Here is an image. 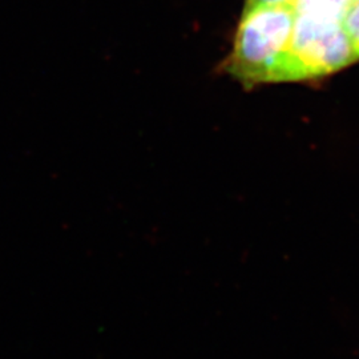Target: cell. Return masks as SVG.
I'll return each instance as SVG.
<instances>
[{"label": "cell", "mask_w": 359, "mask_h": 359, "mask_svg": "<svg viewBox=\"0 0 359 359\" xmlns=\"http://www.w3.org/2000/svg\"><path fill=\"white\" fill-rule=\"evenodd\" d=\"M345 29H346L347 36L351 43L353 51L355 55V59H359V0H354L351 4L346 18H345Z\"/></svg>", "instance_id": "cell-4"}, {"label": "cell", "mask_w": 359, "mask_h": 359, "mask_svg": "<svg viewBox=\"0 0 359 359\" xmlns=\"http://www.w3.org/2000/svg\"><path fill=\"white\" fill-rule=\"evenodd\" d=\"M293 25L292 4L245 7L226 59V72L246 87L281 83Z\"/></svg>", "instance_id": "cell-1"}, {"label": "cell", "mask_w": 359, "mask_h": 359, "mask_svg": "<svg viewBox=\"0 0 359 359\" xmlns=\"http://www.w3.org/2000/svg\"><path fill=\"white\" fill-rule=\"evenodd\" d=\"M354 0H292L294 15L345 22Z\"/></svg>", "instance_id": "cell-3"}, {"label": "cell", "mask_w": 359, "mask_h": 359, "mask_svg": "<svg viewBox=\"0 0 359 359\" xmlns=\"http://www.w3.org/2000/svg\"><path fill=\"white\" fill-rule=\"evenodd\" d=\"M355 60L344 22L294 15L281 81L327 76Z\"/></svg>", "instance_id": "cell-2"}, {"label": "cell", "mask_w": 359, "mask_h": 359, "mask_svg": "<svg viewBox=\"0 0 359 359\" xmlns=\"http://www.w3.org/2000/svg\"><path fill=\"white\" fill-rule=\"evenodd\" d=\"M292 0H246L245 7H255L261 4H290Z\"/></svg>", "instance_id": "cell-5"}]
</instances>
